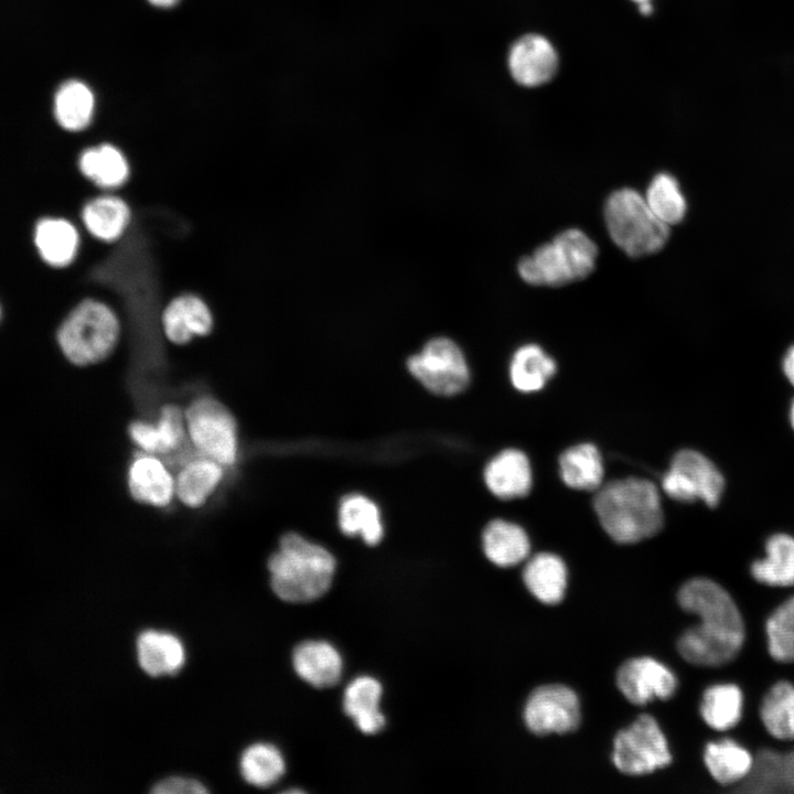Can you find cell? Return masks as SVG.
<instances>
[{
  "mask_svg": "<svg viewBox=\"0 0 794 794\" xmlns=\"http://www.w3.org/2000/svg\"><path fill=\"white\" fill-rule=\"evenodd\" d=\"M593 507L607 534L621 544L650 538L663 526L659 492L645 479L614 480L600 486Z\"/></svg>",
  "mask_w": 794,
  "mask_h": 794,
  "instance_id": "obj_1",
  "label": "cell"
},
{
  "mask_svg": "<svg viewBox=\"0 0 794 794\" xmlns=\"http://www.w3.org/2000/svg\"><path fill=\"white\" fill-rule=\"evenodd\" d=\"M268 569L271 588L281 600L303 603L319 599L330 589L335 559L322 546L289 533L269 558Z\"/></svg>",
  "mask_w": 794,
  "mask_h": 794,
  "instance_id": "obj_2",
  "label": "cell"
},
{
  "mask_svg": "<svg viewBox=\"0 0 794 794\" xmlns=\"http://www.w3.org/2000/svg\"><path fill=\"white\" fill-rule=\"evenodd\" d=\"M597 257L594 242L582 230L569 228L522 258L517 269L529 285L558 287L589 276Z\"/></svg>",
  "mask_w": 794,
  "mask_h": 794,
  "instance_id": "obj_3",
  "label": "cell"
},
{
  "mask_svg": "<svg viewBox=\"0 0 794 794\" xmlns=\"http://www.w3.org/2000/svg\"><path fill=\"white\" fill-rule=\"evenodd\" d=\"M604 222L613 243L631 257L659 251L669 238V226L650 208L645 197L630 187L612 192L604 204Z\"/></svg>",
  "mask_w": 794,
  "mask_h": 794,
  "instance_id": "obj_4",
  "label": "cell"
},
{
  "mask_svg": "<svg viewBox=\"0 0 794 794\" xmlns=\"http://www.w3.org/2000/svg\"><path fill=\"white\" fill-rule=\"evenodd\" d=\"M119 336L115 314L103 303L85 301L64 320L57 344L68 362L85 367L106 360Z\"/></svg>",
  "mask_w": 794,
  "mask_h": 794,
  "instance_id": "obj_5",
  "label": "cell"
},
{
  "mask_svg": "<svg viewBox=\"0 0 794 794\" xmlns=\"http://www.w3.org/2000/svg\"><path fill=\"white\" fill-rule=\"evenodd\" d=\"M677 601L684 611L699 620L693 625L697 632L743 646L745 625L742 614L720 583L706 577L691 578L679 588Z\"/></svg>",
  "mask_w": 794,
  "mask_h": 794,
  "instance_id": "obj_6",
  "label": "cell"
},
{
  "mask_svg": "<svg viewBox=\"0 0 794 794\" xmlns=\"http://www.w3.org/2000/svg\"><path fill=\"white\" fill-rule=\"evenodd\" d=\"M187 437L195 451L224 468L236 462L238 452L237 423L218 399L201 396L184 409Z\"/></svg>",
  "mask_w": 794,
  "mask_h": 794,
  "instance_id": "obj_7",
  "label": "cell"
},
{
  "mask_svg": "<svg viewBox=\"0 0 794 794\" xmlns=\"http://www.w3.org/2000/svg\"><path fill=\"white\" fill-rule=\"evenodd\" d=\"M667 496L680 503L701 501L715 507L721 500L725 479L716 464L697 450L684 449L672 459L662 478Z\"/></svg>",
  "mask_w": 794,
  "mask_h": 794,
  "instance_id": "obj_8",
  "label": "cell"
},
{
  "mask_svg": "<svg viewBox=\"0 0 794 794\" xmlns=\"http://www.w3.org/2000/svg\"><path fill=\"white\" fill-rule=\"evenodd\" d=\"M667 739L654 717L641 715L614 738L612 761L627 775H645L670 764Z\"/></svg>",
  "mask_w": 794,
  "mask_h": 794,
  "instance_id": "obj_9",
  "label": "cell"
},
{
  "mask_svg": "<svg viewBox=\"0 0 794 794\" xmlns=\"http://www.w3.org/2000/svg\"><path fill=\"white\" fill-rule=\"evenodd\" d=\"M128 436L139 451L161 457L170 468L179 469L198 454L187 437L184 410L176 405H164L155 422L131 421Z\"/></svg>",
  "mask_w": 794,
  "mask_h": 794,
  "instance_id": "obj_10",
  "label": "cell"
},
{
  "mask_svg": "<svg viewBox=\"0 0 794 794\" xmlns=\"http://www.w3.org/2000/svg\"><path fill=\"white\" fill-rule=\"evenodd\" d=\"M407 366L427 389L438 395L459 394L470 379L462 351L448 337L430 340L420 353L408 360Z\"/></svg>",
  "mask_w": 794,
  "mask_h": 794,
  "instance_id": "obj_11",
  "label": "cell"
},
{
  "mask_svg": "<svg viewBox=\"0 0 794 794\" xmlns=\"http://www.w3.org/2000/svg\"><path fill=\"white\" fill-rule=\"evenodd\" d=\"M524 720L535 734L568 733L575 731L581 720L577 695L562 685H545L528 697Z\"/></svg>",
  "mask_w": 794,
  "mask_h": 794,
  "instance_id": "obj_12",
  "label": "cell"
},
{
  "mask_svg": "<svg viewBox=\"0 0 794 794\" xmlns=\"http://www.w3.org/2000/svg\"><path fill=\"white\" fill-rule=\"evenodd\" d=\"M616 684L624 697L637 706L667 700L678 688L674 672L652 657L626 661L618 670Z\"/></svg>",
  "mask_w": 794,
  "mask_h": 794,
  "instance_id": "obj_13",
  "label": "cell"
},
{
  "mask_svg": "<svg viewBox=\"0 0 794 794\" xmlns=\"http://www.w3.org/2000/svg\"><path fill=\"white\" fill-rule=\"evenodd\" d=\"M127 487L133 501L165 508L175 497V475L161 457L138 450L127 469Z\"/></svg>",
  "mask_w": 794,
  "mask_h": 794,
  "instance_id": "obj_14",
  "label": "cell"
},
{
  "mask_svg": "<svg viewBox=\"0 0 794 794\" xmlns=\"http://www.w3.org/2000/svg\"><path fill=\"white\" fill-rule=\"evenodd\" d=\"M733 792L751 794L794 793V748H762L754 754L752 770Z\"/></svg>",
  "mask_w": 794,
  "mask_h": 794,
  "instance_id": "obj_15",
  "label": "cell"
},
{
  "mask_svg": "<svg viewBox=\"0 0 794 794\" xmlns=\"http://www.w3.org/2000/svg\"><path fill=\"white\" fill-rule=\"evenodd\" d=\"M557 53L551 43L538 34L518 39L508 55L513 78L521 85L534 87L548 82L556 73Z\"/></svg>",
  "mask_w": 794,
  "mask_h": 794,
  "instance_id": "obj_16",
  "label": "cell"
},
{
  "mask_svg": "<svg viewBox=\"0 0 794 794\" xmlns=\"http://www.w3.org/2000/svg\"><path fill=\"white\" fill-rule=\"evenodd\" d=\"M224 469L210 458L192 457L176 469L175 498L187 508H201L222 482Z\"/></svg>",
  "mask_w": 794,
  "mask_h": 794,
  "instance_id": "obj_17",
  "label": "cell"
},
{
  "mask_svg": "<svg viewBox=\"0 0 794 794\" xmlns=\"http://www.w3.org/2000/svg\"><path fill=\"white\" fill-rule=\"evenodd\" d=\"M484 481L487 489L502 500L523 497L532 486L529 461L521 450H503L486 464Z\"/></svg>",
  "mask_w": 794,
  "mask_h": 794,
  "instance_id": "obj_18",
  "label": "cell"
},
{
  "mask_svg": "<svg viewBox=\"0 0 794 794\" xmlns=\"http://www.w3.org/2000/svg\"><path fill=\"white\" fill-rule=\"evenodd\" d=\"M702 761L716 783L736 787L750 774L754 755L736 740L723 738L705 745Z\"/></svg>",
  "mask_w": 794,
  "mask_h": 794,
  "instance_id": "obj_19",
  "label": "cell"
},
{
  "mask_svg": "<svg viewBox=\"0 0 794 794\" xmlns=\"http://www.w3.org/2000/svg\"><path fill=\"white\" fill-rule=\"evenodd\" d=\"M297 674L314 687H331L339 683L343 662L334 646L324 641H305L293 651Z\"/></svg>",
  "mask_w": 794,
  "mask_h": 794,
  "instance_id": "obj_20",
  "label": "cell"
},
{
  "mask_svg": "<svg viewBox=\"0 0 794 794\" xmlns=\"http://www.w3.org/2000/svg\"><path fill=\"white\" fill-rule=\"evenodd\" d=\"M750 573L757 582L768 587L794 586V536L785 533L770 536L764 557L751 564Z\"/></svg>",
  "mask_w": 794,
  "mask_h": 794,
  "instance_id": "obj_21",
  "label": "cell"
},
{
  "mask_svg": "<svg viewBox=\"0 0 794 794\" xmlns=\"http://www.w3.org/2000/svg\"><path fill=\"white\" fill-rule=\"evenodd\" d=\"M163 330L174 344H185L194 335H206L212 329V315L206 304L194 296L174 299L162 315Z\"/></svg>",
  "mask_w": 794,
  "mask_h": 794,
  "instance_id": "obj_22",
  "label": "cell"
},
{
  "mask_svg": "<svg viewBox=\"0 0 794 794\" xmlns=\"http://www.w3.org/2000/svg\"><path fill=\"white\" fill-rule=\"evenodd\" d=\"M523 580L536 599L546 604H557L566 592L567 568L557 555L540 552L526 564Z\"/></svg>",
  "mask_w": 794,
  "mask_h": 794,
  "instance_id": "obj_23",
  "label": "cell"
},
{
  "mask_svg": "<svg viewBox=\"0 0 794 794\" xmlns=\"http://www.w3.org/2000/svg\"><path fill=\"white\" fill-rule=\"evenodd\" d=\"M382 686L369 676L355 678L344 693V711L364 733L379 732L385 726V717L379 710Z\"/></svg>",
  "mask_w": 794,
  "mask_h": 794,
  "instance_id": "obj_24",
  "label": "cell"
},
{
  "mask_svg": "<svg viewBox=\"0 0 794 794\" xmlns=\"http://www.w3.org/2000/svg\"><path fill=\"white\" fill-rule=\"evenodd\" d=\"M743 707L742 689L733 683H719L710 685L704 690L699 702V713L709 728L723 732L740 722Z\"/></svg>",
  "mask_w": 794,
  "mask_h": 794,
  "instance_id": "obj_25",
  "label": "cell"
},
{
  "mask_svg": "<svg viewBox=\"0 0 794 794\" xmlns=\"http://www.w3.org/2000/svg\"><path fill=\"white\" fill-rule=\"evenodd\" d=\"M482 544L485 556L500 567L519 564L527 557L530 548L525 530L505 519H493L485 526Z\"/></svg>",
  "mask_w": 794,
  "mask_h": 794,
  "instance_id": "obj_26",
  "label": "cell"
},
{
  "mask_svg": "<svg viewBox=\"0 0 794 794\" xmlns=\"http://www.w3.org/2000/svg\"><path fill=\"white\" fill-rule=\"evenodd\" d=\"M137 656L141 668L151 676L173 674L184 663V648L180 640L164 632H142L137 640Z\"/></svg>",
  "mask_w": 794,
  "mask_h": 794,
  "instance_id": "obj_27",
  "label": "cell"
},
{
  "mask_svg": "<svg viewBox=\"0 0 794 794\" xmlns=\"http://www.w3.org/2000/svg\"><path fill=\"white\" fill-rule=\"evenodd\" d=\"M760 720L770 736L782 741L794 740V684L774 683L763 695L759 707Z\"/></svg>",
  "mask_w": 794,
  "mask_h": 794,
  "instance_id": "obj_28",
  "label": "cell"
},
{
  "mask_svg": "<svg viewBox=\"0 0 794 794\" xmlns=\"http://www.w3.org/2000/svg\"><path fill=\"white\" fill-rule=\"evenodd\" d=\"M559 473L571 489H599L603 479V463L599 450L592 443H579L568 448L559 458Z\"/></svg>",
  "mask_w": 794,
  "mask_h": 794,
  "instance_id": "obj_29",
  "label": "cell"
},
{
  "mask_svg": "<svg viewBox=\"0 0 794 794\" xmlns=\"http://www.w3.org/2000/svg\"><path fill=\"white\" fill-rule=\"evenodd\" d=\"M555 373V361L536 344L521 346L509 365L511 382L522 393L541 389Z\"/></svg>",
  "mask_w": 794,
  "mask_h": 794,
  "instance_id": "obj_30",
  "label": "cell"
},
{
  "mask_svg": "<svg viewBox=\"0 0 794 794\" xmlns=\"http://www.w3.org/2000/svg\"><path fill=\"white\" fill-rule=\"evenodd\" d=\"M339 525L346 535H361L368 545L383 537V525L376 504L361 494L345 496L339 507Z\"/></svg>",
  "mask_w": 794,
  "mask_h": 794,
  "instance_id": "obj_31",
  "label": "cell"
},
{
  "mask_svg": "<svg viewBox=\"0 0 794 794\" xmlns=\"http://www.w3.org/2000/svg\"><path fill=\"white\" fill-rule=\"evenodd\" d=\"M78 236L76 229L63 219H43L35 229V244L42 258L53 266H65L74 257Z\"/></svg>",
  "mask_w": 794,
  "mask_h": 794,
  "instance_id": "obj_32",
  "label": "cell"
},
{
  "mask_svg": "<svg viewBox=\"0 0 794 794\" xmlns=\"http://www.w3.org/2000/svg\"><path fill=\"white\" fill-rule=\"evenodd\" d=\"M645 200L652 212L666 225L680 223L687 213V201L677 180L661 172L650 182Z\"/></svg>",
  "mask_w": 794,
  "mask_h": 794,
  "instance_id": "obj_33",
  "label": "cell"
},
{
  "mask_svg": "<svg viewBox=\"0 0 794 794\" xmlns=\"http://www.w3.org/2000/svg\"><path fill=\"white\" fill-rule=\"evenodd\" d=\"M94 108L89 88L81 82L63 84L55 95L54 112L58 124L67 130H79L87 126Z\"/></svg>",
  "mask_w": 794,
  "mask_h": 794,
  "instance_id": "obj_34",
  "label": "cell"
},
{
  "mask_svg": "<svg viewBox=\"0 0 794 794\" xmlns=\"http://www.w3.org/2000/svg\"><path fill=\"white\" fill-rule=\"evenodd\" d=\"M285 769V760L280 751L268 743L250 745L240 758L243 777L258 787L275 784L283 775Z\"/></svg>",
  "mask_w": 794,
  "mask_h": 794,
  "instance_id": "obj_35",
  "label": "cell"
},
{
  "mask_svg": "<svg viewBox=\"0 0 794 794\" xmlns=\"http://www.w3.org/2000/svg\"><path fill=\"white\" fill-rule=\"evenodd\" d=\"M764 630L770 656L779 663H794V596L771 612Z\"/></svg>",
  "mask_w": 794,
  "mask_h": 794,
  "instance_id": "obj_36",
  "label": "cell"
},
{
  "mask_svg": "<svg viewBox=\"0 0 794 794\" xmlns=\"http://www.w3.org/2000/svg\"><path fill=\"white\" fill-rule=\"evenodd\" d=\"M128 217L127 205L112 196L96 198L83 210L86 227L93 235L105 240L117 238L122 233Z\"/></svg>",
  "mask_w": 794,
  "mask_h": 794,
  "instance_id": "obj_37",
  "label": "cell"
},
{
  "mask_svg": "<svg viewBox=\"0 0 794 794\" xmlns=\"http://www.w3.org/2000/svg\"><path fill=\"white\" fill-rule=\"evenodd\" d=\"M79 168L87 178L101 186L120 185L128 175L125 158L109 144L85 151Z\"/></svg>",
  "mask_w": 794,
  "mask_h": 794,
  "instance_id": "obj_38",
  "label": "cell"
},
{
  "mask_svg": "<svg viewBox=\"0 0 794 794\" xmlns=\"http://www.w3.org/2000/svg\"><path fill=\"white\" fill-rule=\"evenodd\" d=\"M155 794H174V793H192L202 794L207 793V790L202 783L184 777H169L160 781L151 790Z\"/></svg>",
  "mask_w": 794,
  "mask_h": 794,
  "instance_id": "obj_39",
  "label": "cell"
},
{
  "mask_svg": "<svg viewBox=\"0 0 794 794\" xmlns=\"http://www.w3.org/2000/svg\"><path fill=\"white\" fill-rule=\"evenodd\" d=\"M782 367L785 377L794 386V345H792L785 353Z\"/></svg>",
  "mask_w": 794,
  "mask_h": 794,
  "instance_id": "obj_40",
  "label": "cell"
},
{
  "mask_svg": "<svg viewBox=\"0 0 794 794\" xmlns=\"http://www.w3.org/2000/svg\"><path fill=\"white\" fill-rule=\"evenodd\" d=\"M152 4L157 7H171L173 6L178 0H149Z\"/></svg>",
  "mask_w": 794,
  "mask_h": 794,
  "instance_id": "obj_41",
  "label": "cell"
},
{
  "mask_svg": "<svg viewBox=\"0 0 794 794\" xmlns=\"http://www.w3.org/2000/svg\"><path fill=\"white\" fill-rule=\"evenodd\" d=\"M640 11L643 14H650L652 12V6L648 0L640 2Z\"/></svg>",
  "mask_w": 794,
  "mask_h": 794,
  "instance_id": "obj_42",
  "label": "cell"
},
{
  "mask_svg": "<svg viewBox=\"0 0 794 794\" xmlns=\"http://www.w3.org/2000/svg\"><path fill=\"white\" fill-rule=\"evenodd\" d=\"M790 422H791V426H792V428H793V430H794V399H793V401H792V404H791V407H790Z\"/></svg>",
  "mask_w": 794,
  "mask_h": 794,
  "instance_id": "obj_43",
  "label": "cell"
},
{
  "mask_svg": "<svg viewBox=\"0 0 794 794\" xmlns=\"http://www.w3.org/2000/svg\"><path fill=\"white\" fill-rule=\"evenodd\" d=\"M634 1H637V2H643V1H647V0H634Z\"/></svg>",
  "mask_w": 794,
  "mask_h": 794,
  "instance_id": "obj_44",
  "label": "cell"
}]
</instances>
